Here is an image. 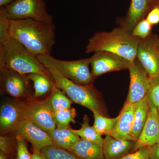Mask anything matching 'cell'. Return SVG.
<instances>
[{"label": "cell", "mask_w": 159, "mask_h": 159, "mask_svg": "<svg viewBox=\"0 0 159 159\" xmlns=\"http://www.w3.org/2000/svg\"><path fill=\"white\" fill-rule=\"evenodd\" d=\"M152 26L146 19H142L133 30V35L141 39H145L150 35Z\"/></svg>", "instance_id": "cell-29"}, {"label": "cell", "mask_w": 159, "mask_h": 159, "mask_svg": "<svg viewBox=\"0 0 159 159\" xmlns=\"http://www.w3.org/2000/svg\"><path fill=\"white\" fill-rule=\"evenodd\" d=\"M48 133L54 145L67 150L80 139V138L73 131L71 127L64 129L56 128Z\"/></svg>", "instance_id": "cell-19"}, {"label": "cell", "mask_w": 159, "mask_h": 159, "mask_svg": "<svg viewBox=\"0 0 159 159\" xmlns=\"http://www.w3.org/2000/svg\"><path fill=\"white\" fill-rule=\"evenodd\" d=\"M15 1L16 0H0V7L7 6Z\"/></svg>", "instance_id": "cell-36"}, {"label": "cell", "mask_w": 159, "mask_h": 159, "mask_svg": "<svg viewBox=\"0 0 159 159\" xmlns=\"http://www.w3.org/2000/svg\"><path fill=\"white\" fill-rule=\"evenodd\" d=\"M53 116L56 128L58 129L70 128L71 122L74 124L76 122L75 118L77 112L73 107L53 111Z\"/></svg>", "instance_id": "cell-24"}, {"label": "cell", "mask_w": 159, "mask_h": 159, "mask_svg": "<svg viewBox=\"0 0 159 159\" xmlns=\"http://www.w3.org/2000/svg\"><path fill=\"white\" fill-rule=\"evenodd\" d=\"M10 20L2 7L0 8V46L6 44L10 39Z\"/></svg>", "instance_id": "cell-28"}, {"label": "cell", "mask_w": 159, "mask_h": 159, "mask_svg": "<svg viewBox=\"0 0 159 159\" xmlns=\"http://www.w3.org/2000/svg\"><path fill=\"white\" fill-rule=\"evenodd\" d=\"M130 84L125 103H135L146 97L150 78L136 58L129 69Z\"/></svg>", "instance_id": "cell-10"}, {"label": "cell", "mask_w": 159, "mask_h": 159, "mask_svg": "<svg viewBox=\"0 0 159 159\" xmlns=\"http://www.w3.org/2000/svg\"><path fill=\"white\" fill-rule=\"evenodd\" d=\"M9 34L35 56L51 55L55 43V26L53 22L31 19L10 20Z\"/></svg>", "instance_id": "cell-1"}, {"label": "cell", "mask_w": 159, "mask_h": 159, "mask_svg": "<svg viewBox=\"0 0 159 159\" xmlns=\"http://www.w3.org/2000/svg\"><path fill=\"white\" fill-rule=\"evenodd\" d=\"M15 133L31 143L34 150L41 151L45 147L54 145L48 132L28 120H25Z\"/></svg>", "instance_id": "cell-13"}, {"label": "cell", "mask_w": 159, "mask_h": 159, "mask_svg": "<svg viewBox=\"0 0 159 159\" xmlns=\"http://www.w3.org/2000/svg\"><path fill=\"white\" fill-rule=\"evenodd\" d=\"M16 159H31L32 154L29 152L27 143L25 139L20 136L16 135Z\"/></svg>", "instance_id": "cell-30"}, {"label": "cell", "mask_w": 159, "mask_h": 159, "mask_svg": "<svg viewBox=\"0 0 159 159\" xmlns=\"http://www.w3.org/2000/svg\"><path fill=\"white\" fill-rule=\"evenodd\" d=\"M135 104L131 136L134 141L136 142L142 133L148 119L149 107L146 97Z\"/></svg>", "instance_id": "cell-20"}, {"label": "cell", "mask_w": 159, "mask_h": 159, "mask_svg": "<svg viewBox=\"0 0 159 159\" xmlns=\"http://www.w3.org/2000/svg\"><path fill=\"white\" fill-rule=\"evenodd\" d=\"M135 107V103H124L118 116L119 119L115 129L109 135L115 139L135 141L132 137L131 131Z\"/></svg>", "instance_id": "cell-15"}, {"label": "cell", "mask_w": 159, "mask_h": 159, "mask_svg": "<svg viewBox=\"0 0 159 159\" xmlns=\"http://www.w3.org/2000/svg\"><path fill=\"white\" fill-rule=\"evenodd\" d=\"M136 142L132 140L115 139L110 135L106 136L102 144L105 159H120L131 153Z\"/></svg>", "instance_id": "cell-16"}, {"label": "cell", "mask_w": 159, "mask_h": 159, "mask_svg": "<svg viewBox=\"0 0 159 159\" xmlns=\"http://www.w3.org/2000/svg\"><path fill=\"white\" fill-rule=\"evenodd\" d=\"M102 144L80 139L68 151L80 159H105Z\"/></svg>", "instance_id": "cell-17"}, {"label": "cell", "mask_w": 159, "mask_h": 159, "mask_svg": "<svg viewBox=\"0 0 159 159\" xmlns=\"http://www.w3.org/2000/svg\"><path fill=\"white\" fill-rule=\"evenodd\" d=\"M141 39L122 26L111 31L96 32L89 39L85 53L106 51L122 56L133 62L137 58Z\"/></svg>", "instance_id": "cell-3"}, {"label": "cell", "mask_w": 159, "mask_h": 159, "mask_svg": "<svg viewBox=\"0 0 159 159\" xmlns=\"http://www.w3.org/2000/svg\"><path fill=\"white\" fill-rule=\"evenodd\" d=\"M137 58L150 78L159 76V39L150 34L141 39Z\"/></svg>", "instance_id": "cell-8"}, {"label": "cell", "mask_w": 159, "mask_h": 159, "mask_svg": "<svg viewBox=\"0 0 159 159\" xmlns=\"http://www.w3.org/2000/svg\"><path fill=\"white\" fill-rule=\"evenodd\" d=\"M83 121L80 124L81 127L78 129H73V131L84 140L98 143H103V139L102 135L99 133L93 126L89 125V119L88 116L85 115Z\"/></svg>", "instance_id": "cell-23"}, {"label": "cell", "mask_w": 159, "mask_h": 159, "mask_svg": "<svg viewBox=\"0 0 159 159\" xmlns=\"http://www.w3.org/2000/svg\"><path fill=\"white\" fill-rule=\"evenodd\" d=\"M90 57L91 73L95 78L109 72L129 70L133 63L122 56L108 51L95 52Z\"/></svg>", "instance_id": "cell-9"}, {"label": "cell", "mask_w": 159, "mask_h": 159, "mask_svg": "<svg viewBox=\"0 0 159 159\" xmlns=\"http://www.w3.org/2000/svg\"><path fill=\"white\" fill-rule=\"evenodd\" d=\"M151 147L149 146L142 147L136 151L129 154L120 159H150Z\"/></svg>", "instance_id": "cell-31"}, {"label": "cell", "mask_w": 159, "mask_h": 159, "mask_svg": "<svg viewBox=\"0 0 159 159\" xmlns=\"http://www.w3.org/2000/svg\"><path fill=\"white\" fill-rule=\"evenodd\" d=\"M159 142V116L157 109L149 108L148 119L132 152L145 146L152 147Z\"/></svg>", "instance_id": "cell-14"}, {"label": "cell", "mask_w": 159, "mask_h": 159, "mask_svg": "<svg viewBox=\"0 0 159 159\" xmlns=\"http://www.w3.org/2000/svg\"><path fill=\"white\" fill-rule=\"evenodd\" d=\"M94 122L93 126L101 135H109L115 129L119 116L109 118L98 113H93Z\"/></svg>", "instance_id": "cell-25"}, {"label": "cell", "mask_w": 159, "mask_h": 159, "mask_svg": "<svg viewBox=\"0 0 159 159\" xmlns=\"http://www.w3.org/2000/svg\"><path fill=\"white\" fill-rule=\"evenodd\" d=\"M66 79L79 84H93L95 78L90 70L91 57L75 61L61 60L50 55H43Z\"/></svg>", "instance_id": "cell-6"}, {"label": "cell", "mask_w": 159, "mask_h": 159, "mask_svg": "<svg viewBox=\"0 0 159 159\" xmlns=\"http://www.w3.org/2000/svg\"><path fill=\"white\" fill-rule=\"evenodd\" d=\"M150 159H159V142L152 146Z\"/></svg>", "instance_id": "cell-34"}, {"label": "cell", "mask_w": 159, "mask_h": 159, "mask_svg": "<svg viewBox=\"0 0 159 159\" xmlns=\"http://www.w3.org/2000/svg\"><path fill=\"white\" fill-rule=\"evenodd\" d=\"M37 57L49 71L52 82L64 92L73 102L89 109L93 113L97 112L105 116L107 115V111L101 94L93 84L83 85L73 82L60 74L43 55Z\"/></svg>", "instance_id": "cell-2"}, {"label": "cell", "mask_w": 159, "mask_h": 159, "mask_svg": "<svg viewBox=\"0 0 159 159\" xmlns=\"http://www.w3.org/2000/svg\"><path fill=\"white\" fill-rule=\"evenodd\" d=\"M0 159H10L9 156L0 151Z\"/></svg>", "instance_id": "cell-37"}, {"label": "cell", "mask_w": 159, "mask_h": 159, "mask_svg": "<svg viewBox=\"0 0 159 159\" xmlns=\"http://www.w3.org/2000/svg\"><path fill=\"white\" fill-rule=\"evenodd\" d=\"M146 20L152 25L159 23V6L155 7L148 13Z\"/></svg>", "instance_id": "cell-33"}, {"label": "cell", "mask_w": 159, "mask_h": 159, "mask_svg": "<svg viewBox=\"0 0 159 159\" xmlns=\"http://www.w3.org/2000/svg\"><path fill=\"white\" fill-rule=\"evenodd\" d=\"M1 7L10 20L31 19L53 22V16L47 11L44 0H16L7 6Z\"/></svg>", "instance_id": "cell-5"}, {"label": "cell", "mask_w": 159, "mask_h": 159, "mask_svg": "<svg viewBox=\"0 0 159 159\" xmlns=\"http://www.w3.org/2000/svg\"><path fill=\"white\" fill-rule=\"evenodd\" d=\"M52 89L50 96L48 98V102L53 111L66 109L71 107L73 100L64 92L58 88L52 80Z\"/></svg>", "instance_id": "cell-21"}, {"label": "cell", "mask_w": 159, "mask_h": 159, "mask_svg": "<svg viewBox=\"0 0 159 159\" xmlns=\"http://www.w3.org/2000/svg\"><path fill=\"white\" fill-rule=\"evenodd\" d=\"M31 159H47L41 152L36 150L33 151Z\"/></svg>", "instance_id": "cell-35"}, {"label": "cell", "mask_w": 159, "mask_h": 159, "mask_svg": "<svg viewBox=\"0 0 159 159\" xmlns=\"http://www.w3.org/2000/svg\"><path fill=\"white\" fill-rule=\"evenodd\" d=\"M12 150L13 145L10 139L6 135H1L0 137V151L9 157L11 154Z\"/></svg>", "instance_id": "cell-32"}, {"label": "cell", "mask_w": 159, "mask_h": 159, "mask_svg": "<svg viewBox=\"0 0 159 159\" xmlns=\"http://www.w3.org/2000/svg\"><path fill=\"white\" fill-rule=\"evenodd\" d=\"M2 68L15 71L21 75L38 73L51 79L49 71L37 56L11 37L6 44L0 46V69Z\"/></svg>", "instance_id": "cell-4"}, {"label": "cell", "mask_w": 159, "mask_h": 159, "mask_svg": "<svg viewBox=\"0 0 159 159\" xmlns=\"http://www.w3.org/2000/svg\"><path fill=\"white\" fill-rule=\"evenodd\" d=\"M157 110L158 114V116H159V108H158L157 109Z\"/></svg>", "instance_id": "cell-39"}, {"label": "cell", "mask_w": 159, "mask_h": 159, "mask_svg": "<svg viewBox=\"0 0 159 159\" xmlns=\"http://www.w3.org/2000/svg\"><path fill=\"white\" fill-rule=\"evenodd\" d=\"M41 152L47 159H80L71 152L54 145L45 147Z\"/></svg>", "instance_id": "cell-26"}, {"label": "cell", "mask_w": 159, "mask_h": 159, "mask_svg": "<svg viewBox=\"0 0 159 159\" xmlns=\"http://www.w3.org/2000/svg\"><path fill=\"white\" fill-rule=\"evenodd\" d=\"M1 70V85L3 91L16 98L23 97L28 93L29 80L26 75L8 69Z\"/></svg>", "instance_id": "cell-12"}, {"label": "cell", "mask_w": 159, "mask_h": 159, "mask_svg": "<svg viewBox=\"0 0 159 159\" xmlns=\"http://www.w3.org/2000/svg\"><path fill=\"white\" fill-rule=\"evenodd\" d=\"M149 5H156L159 6V0H148Z\"/></svg>", "instance_id": "cell-38"}, {"label": "cell", "mask_w": 159, "mask_h": 159, "mask_svg": "<svg viewBox=\"0 0 159 159\" xmlns=\"http://www.w3.org/2000/svg\"><path fill=\"white\" fill-rule=\"evenodd\" d=\"M27 103L15 100L5 101L0 109L1 135L15 133L25 120Z\"/></svg>", "instance_id": "cell-7"}, {"label": "cell", "mask_w": 159, "mask_h": 159, "mask_svg": "<svg viewBox=\"0 0 159 159\" xmlns=\"http://www.w3.org/2000/svg\"><path fill=\"white\" fill-rule=\"evenodd\" d=\"M25 119L47 132L56 128L48 99L27 103Z\"/></svg>", "instance_id": "cell-11"}, {"label": "cell", "mask_w": 159, "mask_h": 159, "mask_svg": "<svg viewBox=\"0 0 159 159\" xmlns=\"http://www.w3.org/2000/svg\"><path fill=\"white\" fill-rule=\"evenodd\" d=\"M148 107H159V76L150 78V86L147 95Z\"/></svg>", "instance_id": "cell-27"}, {"label": "cell", "mask_w": 159, "mask_h": 159, "mask_svg": "<svg viewBox=\"0 0 159 159\" xmlns=\"http://www.w3.org/2000/svg\"><path fill=\"white\" fill-rule=\"evenodd\" d=\"M148 0H131L128 15L123 26L131 32L143 19L149 6Z\"/></svg>", "instance_id": "cell-18"}, {"label": "cell", "mask_w": 159, "mask_h": 159, "mask_svg": "<svg viewBox=\"0 0 159 159\" xmlns=\"http://www.w3.org/2000/svg\"><path fill=\"white\" fill-rule=\"evenodd\" d=\"M26 76L28 79L33 83L34 97L38 98L51 93L52 81L50 78L43 74L38 73H33Z\"/></svg>", "instance_id": "cell-22"}]
</instances>
